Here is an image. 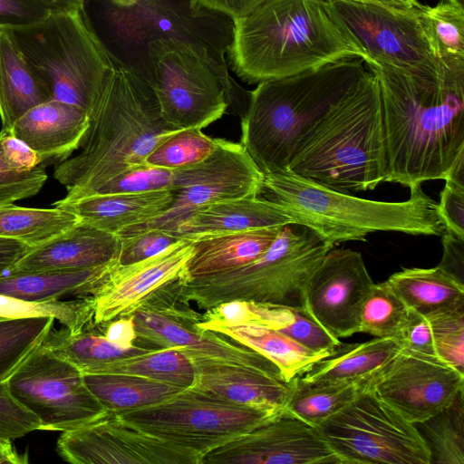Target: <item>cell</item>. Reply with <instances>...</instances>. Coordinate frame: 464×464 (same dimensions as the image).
I'll use <instances>...</instances> for the list:
<instances>
[{"mask_svg": "<svg viewBox=\"0 0 464 464\" xmlns=\"http://www.w3.org/2000/svg\"><path fill=\"white\" fill-rule=\"evenodd\" d=\"M57 451L72 464H201L198 454L146 433L115 413L63 431Z\"/></svg>", "mask_w": 464, "mask_h": 464, "instance_id": "17", "label": "cell"}, {"mask_svg": "<svg viewBox=\"0 0 464 464\" xmlns=\"http://www.w3.org/2000/svg\"><path fill=\"white\" fill-rule=\"evenodd\" d=\"M89 118L81 152L54 170L67 199L93 195L110 179L144 164L157 146L179 131L162 119L150 84L120 60L107 74Z\"/></svg>", "mask_w": 464, "mask_h": 464, "instance_id": "2", "label": "cell"}, {"mask_svg": "<svg viewBox=\"0 0 464 464\" xmlns=\"http://www.w3.org/2000/svg\"><path fill=\"white\" fill-rule=\"evenodd\" d=\"M98 325L103 326V335L112 343L125 347L133 345L136 333L131 315L118 317Z\"/></svg>", "mask_w": 464, "mask_h": 464, "instance_id": "55", "label": "cell"}, {"mask_svg": "<svg viewBox=\"0 0 464 464\" xmlns=\"http://www.w3.org/2000/svg\"><path fill=\"white\" fill-rule=\"evenodd\" d=\"M385 283L408 309L422 314L464 299V285L438 266L403 268L390 276Z\"/></svg>", "mask_w": 464, "mask_h": 464, "instance_id": "33", "label": "cell"}, {"mask_svg": "<svg viewBox=\"0 0 464 464\" xmlns=\"http://www.w3.org/2000/svg\"><path fill=\"white\" fill-rule=\"evenodd\" d=\"M294 224L287 213L275 201L262 196L219 200L200 207L176 227L180 237L201 238Z\"/></svg>", "mask_w": 464, "mask_h": 464, "instance_id": "25", "label": "cell"}, {"mask_svg": "<svg viewBox=\"0 0 464 464\" xmlns=\"http://www.w3.org/2000/svg\"><path fill=\"white\" fill-rule=\"evenodd\" d=\"M286 171L343 192L372 190L386 182L382 106L371 72L316 125Z\"/></svg>", "mask_w": 464, "mask_h": 464, "instance_id": "5", "label": "cell"}, {"mask_svg": "<svg viewBox=\"0 0 464 464\" xmlns=\"http://www.w3.org/2000/svg\"><path fill=\"white\" fill-rule=\"evenodd\" d=\"M374 284L360 252L333 247L307 283L304 308L334 337L351 336Z\"/></svg>", "mask_w": 464, "mask_h": 464, "instance_id": "19", "label": "cell"}, {"mask_svg": "<svg viewBox=\"0 0 464 464\" xmlns=\"http://www.w3.org/2000/svg\"><path fill=\"white\" fill-rule=\"evenodd\" d=\"M227 56L231 70L249 84L343 59H362L329 16L323 0H264L248 14L233 18Z\"/></svg>", "mask_w": 464, "mask_h": 464, "instance_id": "3", "label": "cell"}, {"mask_svg": "<svg viewBox=\"0 0 464 464\" xmlns=\"http://www.w3.org/2000/svg\"><path fill=\"white\" fill-rule=\"evenodd\" d=\"M5 382L13 396L39 419L44 430L68 431L108 413L85 385L82 372L43 343Z\"/></svg>", "mask_w": 464, "mask_h": 464, "instance_id": "14", "label": "cell"}, {"mask_svg": "<svg viewBox=\"0 0 464 464\" xmlns=\"http://www.w3.org/2000/svg\"><path fill=\"white\" fill-rule=\"evenodd\" d=\"M439 69L365 63L379 84L388 155L386 182L409 188L445 179L464 153V59Z\"/></svg>", "mask_w": 464, "mask_h": 464, "instance_id": "1", "label": "cell"}, {"mask_svg": "<svg viewBox=\"0 0 464 464\" xmlns=\"http://www.w3.org/2000/svg\"><path fill=\"white\" fill-rule=\"evenodd\" d=\"M38 430L39 419L13 396L5 382H0V438L12 440Z\"/></svg>", "mask_w": 464, "mask_h": 464, "instance_id": "48", "label": "cell"}, {"mask_svg": "<svg viewBox=\"0 0 464 464\" xmlns=\"http://www.w3.org/2000/svg\"><path fill=\"white\" fill-rule=\"evenodd\" d=\"M47 179L41 167L24 172L0 169V207L36 195Z\"/></svg>", "mask_w": 464, "mask_h": 464, "instance_id": "49", "label": "cell"}, {"mask_svg": "<svg viewBox=\"0 0 464 464\" xmlns=\"http://www.w3.org/2000/svg\"><path fill=\"white\" fill-rule=\"evenodd\" d=\"M395 338H375L339 346L298 378L310 385L363 383L401 349Z\"/></svg>", "mask_w": 464, "mask_h": 464, "instance_id": "29", "label": "cell"}, {"mask_svg": "<svg viewBox=\"0 0 464 464\" xmlns=\"http://www.w3.org/2000/svg\"><path fill=\"white\" fill-rule=\"evenodd\" d=\"M282 227H262L193 241L194 252L179 278L188 281L215 276L252 262L268 249Z\"/></svg>", "mask_w": 464, "mask_h": 464, "instance_id": "27", "label": "cell"}, {"mask_svg": "<svg viewBox=\"0 0 464 464\" xmlns=\"http://www.w3.org/2000/svg\"><path fill=\"white\" fill-rule=\"evenodd\" d=\"M104 5L103 19L115 42L135 70L151 41L177 38L205 48L227 69L226 54L232 40L233 19L203 7L195 0H138L129 5Z\"/></svg>", "mask_w": 464, "mask_h": 464, "instance_id": "11", "label": "cell"}, {"mask_svg": "<svg viewBox=\"0 0 464 464\" xmlns=\"http://www.w3.org/2000/svg\"><path fill=\"white\" fill-rule=\"evenodd\" d=\"M92 373H122L145 377L182 389L195 383V367L179 348H161L98 367Z\"/></svg>", "mask_w": 464, "mask_h": 464, "instance_id": "35", "label": "cell"}, {"mask_svg": "<svg viewBox=\"0 0 464 464\" xmlns=\"http://www.w3.org/2000/svg\"><path fill=\"white\" fill-rule=\"evenodd\" d=\"M401 202L377 201L338 191L289 171L264 174L260 196L277 203L294 224L306 227L334 246L366 241L373 232L440 237L438 202L420 186Z\"/></svg>", "mask_w": 464, "mask_h": 464, "instance_id": "6", "label": "cell"}, {"mask_svg": "<svg viewBox=\"0 0 464 464\" xmlns=\"http://www.w3.org/2000/svg\"><path fill=\"white\" fill-rule=\"evenodd\" d=\"M54 318L0 317V382H6L25 357L44 340Z\"/></svg>", "mask_w": 464, "mask_h": 464, "instance_id": "40", "label": "cell"}, {"mask_svg": "<svg viewBox=\"0 0 464 464\" xmlns=\"http://www.w3.org/2000/svg\"><path fill=\"white\" fill-rule=\"evenodd\" d=\"M100 1L102 3H106V4H109V5L123 6V5H131V4H133L134 2H136L138 0H100Z\"/></svg>", "mask_w": 464, "mask_h": 464, "instance_id": "61", "label": "cell"}, {"mask_svg": "<svg viewBox=\"0 0 464 464\" xmlns=\"http://www.w3.org/2000/svg\"><path fill=\"white\" fill-rule=\"evenodd\" d=\"M341 464L318 430L285 411L208 451L201 464Z\"/></svg>", "mask_w": 464, "mask_h": 464, "instance_id": "18", "label": "cell"}, {"mask_svg": "<svg viewBox=\"0 0 464 464\" xmlns=\"http://www.w3.org/2000/svg\"><path fill=\"white\" fill-rule=\"evenodd\" d=\"M316 429L341 464H431L415 424L362 389Z\"/></svg>", "mask_w": 464, "mask_h": 464, "instance_id": "12", "label": "cell"}, {"mask_svg": "<svg viewBox=\"0 0 464 464\" xmlns=\"http://www.w3.org/2000/svg\"><path fill=\"white\" fill-rule=\"evenodd\" d=\"M362 3L376 4L393 8L410 9L419 5L417 0H351Z\"/></svg>", "mask_w": 464, "mask_h": 464, "instance_id": "60", "label": "cell"}, {"mask_svg": "<svg viewBox=\"0 0 464 464\" xmlns=\"http://www.w3.org/2000/svg\"><path fill=\"white\" fill-rule=\"evenodd\" d=\"M51 100L44 83L25 61L12 39L0 29V117L9 131L31 108Z\"/></svg>", "mask_w": 464, "mask_h": 464, "instance_id": "30", "label": "cell"}, {"mask_svg": "<svg viewBox=\"0 0 464 464\" xmlns=\"http://www.w3.org/2000/svg\"><path fill=\"white\" fill-rule=\"evenodd\" d=\"M121 246L117 264L126 266L156 256L184 239L174 232L150 229L138 234L119 236Z\"/></svg>", "mask_w": 464, "mask_h": 464, "instance_id": "47", "label": "cell"}, {"mask_svg": "<svg viewBox=\"0 0 464 464\" xmlns=\"http://www.w3.org/2000/svg\"><path fill=\"white\" fill-rule=\"evenodd\" d=\"M117 262L88 269L8 273L0 277V295L26 301L63 295L94 296Z\"/></svg>", "mask_w": 464, "mask_h": 464, "instance_id": "28", "label": "cell"}, {"mask_svg": "<svg viewBox=\"0 0 464 464\" xmlns=\"http://www.w3.org/2000/svg\"><path fill=\"white\" fill-rule=\"evenodd\" d=\"M407 313L406 305L385 282L374 284L362 305L358 333L395 338Z\"/></svg>", "mask_w": 464, "mask_h": 464, "instance_id": "43", "label": "cell"}, {"mask_svg": "<svg viewBox=\"0 0 464 464\" xmlns=\"http://www.w3.org/2000/svg\"><path fill=\"white\" fill-rule=\"evenodd\" d=\"M153 90L162 119L174 130L203 129L227 111L241 114L249 92L203 47L185 40L150 42L136 69Z\"/></svg>", "mask_w": 464, "mask_h": 464, "instance_id": "7", "label": "cell"}, {"mask_svg": "<svg viewBox=\"0 0 464 464\" xmlns=\"http://www.w3.org/2000/svg\"><path fill=\"white\" fill-rule=\"evenodd\" d=\"M94 300L92 296L61 301H26L0 295V317L29 318L50 316L72 333L93 326Z\"/></svg>", "mask_w": 464, "mask_h": 464, "instance_id": "38", "label": "cell"}, {"mask_svg": "<svg viewBox=\"0 0 464 464\" xmlns=\"http://www.w3.org/2000/svg\"><path fill=\"white\" fill-rule=\"evenodd\" d=\"M91 393L108 412L121 413L160 402L182 388L141 376L122 373H83Z\"/></svg>", "mask_w": 464, "mask_h": 464, "instance_id": "32", "label": "cell"}, {"mask_svg": "<svg viewBox=\"0 0 464 464\" xmlns=\"http://www.w3.org/2000/svg\"><path fill=\"white\" fill-rule=\"evenodd\" d=\"M203 7L236 18L256 8L264 0H195Z\"/></svg>", "mask_w": 464, "mask_h": 464, "instance_id": "57", "label": "cell"}, {"mask_svg": "<svg viewBox=\"0 0 464 464\" xmlns=\"http://www.w3.org/2000/svg\"><path fill=\"white\" fill-rule=\"evenodd\" d=\"M120 237L79 221L34 247L8 273L76 270L117 262Z\"/></svg>", "mask_w": 464, "mask_h": 464, "instance_id": "23", "label": "cell"}, {"mask_svg": "<svg viewBox=\"0 0 464 464\" xmlns=\"http://www.w3.org/2000/svg\"><path fill=\"white\" fill-rule=\"evenodd\" d=\"M33 248L23 241L0 237V277L13 268Z\"/></svg>", "mask_w": 464, "mask_h": 464, "instance_id": "56", "label": "cell"}, {"mask_svg": "<svg viewBox=\"0 0 464 464\" xmlns=\"http://www.w3.org/2000/svg\"><path fill=\"white\" fill-rule=\"evenodd\" d=\"M285 411L228 401L190 387L160 402L115 414L139 430L203 459L213 449Z\"/></svg>", "mask_w": 464, "mask_h": 464, "instance_id": "10", "label": "cell"}, {"mask_svg": "<svg viewBox=\"0 0 464 464\" xmlns=\"http://www.w3.org/2000/svg\"><path fill=\"white\" fill-rule=\"evenodd\" d=\"M446 2L464 10V0H446Z\"/></svg>", "mask_w": 464, "mask_h": 464, "instance_id": "62", "label": "cell"}, {"mask_svg": "<svg viewBox=\"0 0 464 464\" xmlns=\"http://www.w3.org/2000/svg\"><path fill=\"white\" fill-rule=\"evenodd\" d=\"M436 355L464 373V299L427 314Z\"/></svg>", "mask_w": 464, "mask_h": 464, "instance_id": "45", "label": "cell"}, {"mask_svg": "<svg viewBox=\"0 0 464 464\" xmlns=\"http://www.w3.org/2000/svg\"><path fill=\"white\" fill-rule=\"evenodd\" d=\"M72 212L59 208L0 207V237L39 246L79 222Z\"/></svg>", "mask_w": 464, "mask_h": 464, "instance_id": "36", "label": "cell"}, {"mask_svg": "<svg viewBox=\"0 0 464 464\" xmlns=\"http://www.w3.org/2000/svg\"><path fill=\"white\" fill-rule=\"evenodd\" d=\"M50 13L82 11L86 0H31Z\"/></svg>", "mask_w": 464, "mask_h": 464, "instance_id": "58", "label": "cell"}, {"mask_svg": "<svg viewBox=\"0 0 464 464\" xmlns=\"http://www.w3.org/2000/svg\"><path fill=\"white\" fill-rule=\"evenodd\" d=\"M194 252L193 241L181 239L142 261L119 266L94 296V325L130 315L153 291L177 278Z\"/></svg>", "mask_w": 464, "mask_h": 464, "instance_id": "20", "label": "cell"}, {"mask_svg": "<svg viewBox=\"0 0 464 464\" xmlns=\"http://www.w3.org/2000/svg\"><path fill=\"white\" fill-rule=\"evenodd\" d=\"M260 324L277 330L314 352L332 353L342 345L339 339L317 323L305 309L263 304Z\"/></svg>", "mask_w": 464, "mask_h": 464, "instance_id": "41", "label": "cell"}, {"mask_svg": "<svg viewBox=\"0 0 464 464\" xmlns=\"http://www.w3.org/2000/svg\"><path fill=\"white\" fill-rule=\"evenodd\" d=\"M415 426L430 452V463L464 464L463 392L449 407Z\"/></svg>", "mask_w": 464, "mask_h": 464, "instance_id": "37", "label": "cell"}, {"mask_svg": "<svg viewBox=\"0 0 464 464\" xmlns=\"http://www.w3.org/2000/svg\"><path fill=\"white\" fill-rule=\"evenodd\" d=\"M438 203L439 215L446 230L464 237V182L447 178Z\"/></svg>", "mask_w": 464, "mask_h": 464, "instance_id": "50", "label": "cell"}, {"mask_svg": "<svg viewBox=\"0 0 464 464\" xmlns=\"http://www.w3.org/2000/svg\"><path fill=\"white\" fill-rule=\"evenodd\" d=\"M42 163L41 157L10 132H0V169L8 172L32 170Z\"/></svg>", "mask_w": 464, "mask_h": 464, "instance_id": "52", "label": "cell"}, {"mask_svg": "<svg viewBox=\"0 0 464 464\" xmlns=\"http://www.w3.org/2000/svg\"><path fill=\"white\" fill-rule=\"evenodd\" d=\"M175 199L160 216L124 228L118 236L150 229L175 233L177 226L197 208L216 201L259 196L264 173L239 143L222 139L205 160L178 168Z\"/></svg>", "mask_w": 464, "mask_h": 464, "instance_id": "15", "label": "cell"}, {"mask_svg": "<svg viewBox=\"0 0 464 464\" xmlns=\"http://www.w3.org/2000/svg\"><path fill=\"white\" fill-rule=\"evenodd\" d=\"M27 462V453H18L11 440L0 438V464H24Z\"/></svg>", "mask_w": 464, "mask_h": 464, "instance_id": "59", "label": "cell"}, {"mask_svg": "<svg viewBox=\"0 0 464 464\" xmlns=\"http://www.w3.org/2000/svg\"><path fill=\"white\" fill-rule=\"evenodd\" d=\"M51 13L31 0H0V28L34 24Z\"/></svg>", "mask_w": 464, "mask_h": 464, "instance_id": "53", "label": "cell"}, {"mask_svg": "<svg viewBox=\"0 0 464 464\" xmlns=\"http://www.w3.org/2000/svg\"><path fill=\"white\" fill-rule=\"evenodd\" d=\"M329 16L365 63L405 70L439 69L421 4L401 9L351 0H323Z\"/></svg>", "mask_w": 464, "mask_h": 464, "instance_id": "13", "label": "cell"}, {"mask_svg": "<svg viewBox=\"0 0 464 464\" xmlns=\"http://www.w3.org/2000/svg\"><path fill=\"white\" fill-rule=\"evenodd\" d=\"M89 125V114L82 108L49 100L27 111L8 132L34 150L42 162H62L81 147Z\"/></svg>", "mask_w": 464, "mask_h": 464, "instance_id": "24", "label": "cell"}, {"mask_svg": "<svg viewBox=\"0 0 464 464\" xmlns=\"http://www.w3.org/2000/svg\"><path fill=\"white\" fill-rule=\"evenodd\" d=\"M362 384L310 385L297 377L286 411L316 428L351 401L361 391Z\"/></svg>", "mask_w": 464, "mask_h": 464, "instance_id": "39", "label": "cell"}, {"mask_svg": "<svg viewBox=\"0 0 464 464\" xmlns=\"http://www.w3.org/2000/svg\"><path fill=\"white\" fill-rule=\"evenodd\" d=\"M333 247L306 227L285 225L256 259L215 276H178L176 291L180 301L205 310L230 301L305 309L307 283Z\"/></svg>", "mask_w": 464, "mask_h": 464, "instance_id": "8", "label": "cell"}, {"mask_svg": "<svg viewBox=\"0 0 464 464\" xmlns=\"http://www.w3.org/2000/svg\"><path fill=\"white\" fill-rule=\"evenodd\" d=\"M174 199L175 192L165 189L96 194L77 199L63 198L53 206L73 213L82 223L119 235L124 228L160 216Z\"/></svg>", "mask_w": 464, "mask_h": 464, "instance_id": "26", "label": "cell"}, {"mask_svg": "<svg viewBox=\"0 0 464 464\" xmlns=\"http://www.w3.org/2000/svg\"><path fill=\"white\" fill-rule=\"evenodd\" d=\"M92 328L72 333L64 326L58 330L53 327L42 343L58 357L73 364L82 374L92 373L103 364L152 351L134 344L119 345L103 334H94Z\"/></svg>", "mask_w": 464, "mask_h": 464, "instance_id": "34", "label": "cell"}, {"mask_svg": "<svg viewBox=\"0 0 464 464\" xmlns=\"http://www.w3.org/2000/svg\"><path fill=\"white\" fill-rule=\"evenodd\" d=\"M212 332L266 356L279 368L288 381L301 376L316 362L332 353L312 351L277 330L258 324L223 326Z\"/></svg>", "mask_w": 464, "mask_h": 464, "instance_id": "31", "label": "cell"}, {"mask_svg": "<svg viewBox=\"0 0 464 464\" xmlns=\"http://www.w3.org/2000/svg\"><path fill=\"white\" fill-rule=\"evenodd\" d=\"M221 140L207 136L201 129L182 130L157 146L144 164L165 169L191 166L208 159Z\"/></svg>", "mask_w": 464, "mask_h": 464, "instance_id": "42", "label": "cell"}, {"mask_svg": "<svg viewBox=\"0 0 464 464\" xmlns=\"http://www.w3.org/2000/svg\"><path fill=\"white\" fill-rule=\"evenodd\" d=\"M463 386L464 373L437 355L401 347L362 384V389L417 424L449 407L463 392Z\"/></svg>", "mask_w": 464, "mask_h": 464, "instance_id": "16", "label": "cell"}, {"mask_svg": "<svg viewBox=\"0 0 464 464\" xmlns=\"http://www.w3.org/2000/svg\"><path fill=\"white\" fill-rule=\"evenodd\" d=\"M3 30L44 83L51 100L92 111L119 59L98 36L85 9L51 13L34 24Z\"/></svg>", "mask_w": 464, "mask_h": 464, "instance_id": "9", "label": "cell"}, {"mask_svg": "<svg viewBox=\"0 0 464 464\" xmlns=\"http://www.w3.org/2000/svg\"><path fill=\"white\" fill-rule=\"evenodd\" d=\"M184 353L195 367L192 387L232 402L286 411L295 379L286 380L279 369H263Z\"/></svg>", "mask_w": 464, "mask_h": 464, "instance_id": "21", "label": "cell"}, {"mask_svg": "<svg viewBox=\"0 0 464 464\" xmlns=\"http://www.w3.org/2000/svg\"><path fill=\"white\" fill-rule=\"evenodd\" d=\"M132 316L134 345L146 349L179 348L186 353L217 358L263 369H279L258 352L212 331L199 330L154 311L137 308Z\"/></svg>", "mask_w": 464, "mask_h": 464, "instance_id": "22", "label": "cell"}, {"mask_svg": "<svg viewBox=\"0 0 464 464\" xmlns=\"http://www.w3.org/2000/svg\"><path fill=\"white\" fill-rule=\"evenodd\" d=\"M395 339L402 348L436 355L430 323L424 314L415 310L408 309Z\"/></svg>", "mask_w": 464, "mask_h": 464, "instance_id": "51", "label": "cell"}, {"mask_svg": "<svg viewBox=\"0 0 464 464\" xmlns=\"http://www.w3.org/2000/svg\"><path fill=\"white\" fill-rule=\"evenodd\" d=\"M421 13L438 58L464 59V10L441 1Z\"/></svg>", "mask_w": 464, "mask_h": 464, "instance_id": "44", "label": "cell"}, {"mask_svg": "<svg viewBox=\"0 0 464 464\" xmlns=\"http://www.w3.org/2000/svg\"><path fill=\"white\" fill-rule=\"evenodd\" d=\"M369 72L354 57L259 82L241 118L240 144L264 174L286 170L316 125Z\"/></svg>", "mask_w": 464, "mask_h": 464, "instance_id": "4", "label": "cell"}, {"mask_svg": "<svg viewBox=\"0 0 464 464\" xmlns=\"http://www.w3.org/2000/svg\"><path fill=\"white\" fill-rule=\"evenodd\" d=\"M176 177V169H165L141 164L130 168L110 179L93 195L165 189L174 191Z\"/></svg>", "mask_w": 464, "mask_h": 464, "instance_id": "46", "label": "cell"}, {"mask_svg": "<svg viewBox=\"0 0 464 464\" xmlns=\"http://www.w3.org/2000/svg\"><path fill=\"white\" fill-rule=\"evenodd\" d=\"M442 237V257L440 268L464 285V237L444 230Z\"/></svg>", "mask_w": 464, "mask_h": 464, "instance_id": "54", "label": "cell"}]
</instances>
